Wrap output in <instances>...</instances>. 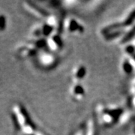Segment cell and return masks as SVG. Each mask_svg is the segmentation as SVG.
Listing matches in <instances>:
<instances>
[{
    "instance_id": "cell-18",
    "label": "cell",
    "mask_w": 135,
    "mask_h": 135,
    "mask_svg": "<svg viewBox=\"0 0 135 135\" xmlns=\"http://www.w3.org/2000/svg\"><path fill=\"white\" fill-rule=\"evenodd\" d=\"M131 92L133 95V96H135V78L133 80L131 83Z\"/></svg>"
},
{
    "instance_id": "cell-21",
    "label": "cell",
    "mask_w": 135,
    "mask_h": 135,
    "mask_svg": "<svg viewBox=\"0 0 135 135\" xmlns=\"http://www.w3.org/2000/svg\"><path fill=\"white\" fill-rule=\"evenodd\" d=\"M131 44L134 45V48H135V38L132 40V42H131Z\"/></svg>"
},
{
    "instance_id": "cell-19",
    "label": "cell",
    "mask_w": 135,
    "mask_h": 135,
    "mask_svg": "<svg viewBox=\"0 0 135 135\" xmlns=\"http://www.w3.org/2000/svg\"><path fill=\"white\" fill-rule=\"evenodd\" d=\"M12 119H13V122H14V123H15V126L17 128H19L20 126H19V121L17 119V117L16 115H13L12 116Z\"/></svg>"
},
{
    "instance_id": "cell-4",
    "label": "cell",
    "mask_w": 135,
    "mask_h": 135,
    "mask_svg": "<svg viewBox=\"0 0 135 135\" xmlns=\"http://www.w3.org/2000/svg\"><path fill=\"white\" fill-rule=\"evenodd\" d=\"M86 68L82 64H79L74 68L72 71V80L74 83H80L86 75Z\"/></svg>"
},
{
    "instance_id": "cell-13",
    "label": "cell",
    "mask_w": 135,
    "mask_h": 135,
    "mask_svg": "<svg viewBox=\"0 0 135 135\" xmlns=\"http://www.w3.org/2000/svg\"><path fill=\"white\" fill-rule=\"evenodd\" d=\"M42 59H43L42 62H43L44 65L52 66V65L56 64V59L52 55H46V56H44Z\"/></svg>"
},
{
    "instance_id": "cell-1",
    "label": "cell",
    "mask_w": 135,
    "mask_h": 135,
    "mask_svg": "<svg viewBox=\"0 0 135 135\" xmlns=\"http://www.w3.org/2000/svg\"><path fill=\"white\" fill-rule=\"evenodd\" d=\"M97 121L104 127H111L117 123L124 110L120 107H107L103 103H98L95 107Z\"/></svg>"
},
{
    "instance_id": "cell-6",
    "label": "cell",
    "mask_w": 135,
    "mask_h": 135,
    "mask_svg": "<svg viewBox=\"0 0 135 135\" xmlns=\"http://www.w3.org/2000/svg\"><path fill=\"white\" fill-rule=\"evenodd\" d=\"M135 38V23L131 25L129 27H127L124 30L122 37L119 40L120 44H126L129 43V41Z\"/></svg>"
},
{
    "instance_id": "cell-2",
    "label": "cell",
    "mask_w": 135,
    "mask_h": 135,
    "mask_svg": "<svg viewBox=\"0 0 135 135\" xmlns=\"http://www.w3.org/2000/svg\"><path fill=\"white\" fill-rule=\"evenodd\" d=\"M64 28L68 33L81 34L84 31V27L74 17H68L64 21Z\"/></svg>"
},
{
    "instance_id": "cell-15",
    "label": "cell",
    "mask_w": 135,
    "mask_h": 135,
    "mask_svg": "<svg viewBox=\"0 0 135 135\" xmlns=\"http://www.w3.org/2000/svg\"><path fill=\"white\" fill-rule=\"evenodd\" d=\"M73 135H86V124H83L80 126Z\"/></svg>"
},
{
    "instance_id": "cell-14",
    "label": "cell",
    "mask_w": 135,
    "mask_h": 135,
    "mask_svg": "<svg viewBox=\"0 0 135 135\" xmlns=\"http://www.w3.org/2000/svg\"><path fill=\"white\" fill-rule=\"evenodd\" d=\"M53 26H51L50 25H49L48 23L47 24L44 25L42 29H41V31H42V34L45 36H50L52 35V32H53Z\"/></svg>"
},
{
    "instance_id": "cell-3",
    "label": "cell",
    "mask_w": 135,
    "mask_h": 135,
    "mask_svg": "<svg viewBox=\"0 0 135 135\" xmlns=\"http://www.w3.org/2000/svg\"><path fill=\"white\" fill-rule=\"evenodd\" d=\"M135 21V5L130 8L128 11L126 12L123 19L119 22V24L122 28L126 29L127 27H129L131 25L134 24Z\"/></svg>"
},
{
    "instance_id": "cell-22",
    "label": "cell",
    "mask_w": 135,
    "mask_h": 135,
    "mask_svg": "<svg viewBox=\"0 0 135 135\" xmlns=\"http://www.w3.org/2000/svg\"><path fill=\"white\" fill-rule=\"evenodd\" d=\"M28 135H34V134H28Z\"/></svg>"
},
{
    "instance_id": "cell-8",
    "label": "cell",
    "mask_w": 135,
    "mask_h": 135,
    "mask_svg": "<svg viewBox=\"0 0 135 135\" xmlns=\"http://www.w3.org/2000/svg\"><path fill=\"white\" fill-rule=\"evenodd\" d=\"M19 110L20 113L21 114V116H22V119H23V122L25 124L26 127L28 128V130L29 131H32L35 130V126L32 123V122L31 120V119L29 117L27 111L26 110V109L23 106H20Z\"/></svg>"
},
{
    "instance_id": "cell-17",
    "label": "cell",
    "mask_w": 135,
    "mask_h": 135,
    "mask_svg": "<svg viewBox=\"0 0 135 135\" xmlns=\"http://www.w3.org/2000/svg\"><path fill=\"white\" fill-rule=\"evenodd\" d=\"M127 57L129 59V60H130L131 63V65H132V66L134 68L135 71V53L134 54H132V55H131V56H127Z\"/></svg>"
},
{
    "instance_id": "cell-12",
    "label": "cell",
    "mask_w": 135,
    "mask_h": 135,
    "mask_svg": "<svg viewBox=\"0 0 135 135\" xmlns=\"http://www.w3.org/2000/svg\"><path fill=\"white\" fill-rule=\"evenodd\" d=\"M26 7L29 8L30 11H32V14H34L35 16L38 17H46L48 15L47 13H46V11H44L42 8H39L37 5L32 4L31 2L26 3Z\"/></svg>"
},
{
    "instance_id": "cell-5",
    "label": "cell",
    "mask_w": 135,
    "mask_h": 135,
    "mask_svg": "<svg viewBox=\"0 0 135 135\" xmlns=\"http://www.w3.org/2000/svg\"><path fill=\"white\" fill-rule=\"evenodd\" d=\"M48 44L50 49L53 51H59L63 47V41L60 35L55 33L50 36L48 40Z\"/></svg>"
},
{
    "instance_id": "cell-10",
    "label": "cell",
    "mask_w": 135,
    "mask_h": 135,
    "mask_svg": "<svg viewBox=\"0 0 135 135\" xmlns=\"http://www.w3.org/2000/svg\"><path fill=\"white\" fill-rule=\"evenodd\" d=\"M134 119L135 116L133 112L129 110L124 111L118 122L121 126H126L134 122Z\"/></svg>"
},
{
    "instance_id": "cell-9",
    "label": "cell",
    "mask_w": 135,
    "mask_h": 135,
    "mask_svg": "<svg viewBox=\"0 0 135 135\" xmlns=\"http://www.w3.org/2000/svg\"><path fill=\"white\" fill-rule=\"evenodd\" d=\"M86 135H98L97 120L95 117H91L86 124Z\"/></svg>"
},
{
    "instance_id": "cell-7",
    "label": "cell",
    "mask_w": 135,
    "mask_h": 135,
    "mask_svg": "<svg viewBox=\"0 0 135 135\" xmlns=\"http://www.w3.org/2000/svg\"><path fill=\"white\" fill-rule=\"evenodd\" d=\"M70 94L76 101H81L85 97V89L80 83H74L70 88Z\"/></svg>"
},
{
    "instance_id": "cell-20",
    "label": "cell",
    "mask_w": 135,
    "mask_h": 135,
    "mask_svg": "<svg viewBox=\"0 0 135 135\" xmlns=\"http://www.w3.org/2000/svg\"><path fill=\"white\" fill-rule=\"evenodd\" d=\"M132 104L135 107V96H133V98H132Z\"/></svg>"
},
{
    "instance_id": "cell-11",
    "label": "cell",
    "mask_w": 135,
    "mask_h": 135,
    "mask_svg": "<svg viewBox=\"0 0 135 135\" xmlns=\"http://www.w3.org/2000/svg\"><path fill=\"white\" fill-rule=\"evenodd\" d=\"M120 65L122 72L124 73L126 75L129 76V75L132 74L134 72V68L132 66L129 59L128 58L127 56H126L122 59Z\"/></svg>"
},
{
    "instance_id": "cell-16",
    "label": "cell",
    "mask_w": 135,
    "mask_h": 135,
    "mask_svg": "<svg viewBox=\"0 0 135 135\" xmlns=\"http://www.w3.org/2000/svg\"><path fill=\"white\" fill-rule=\"evenodd\" d=\"M6 26V20L4 15H0V31L5 29Z\"/></svg>"
}]
</instances>
